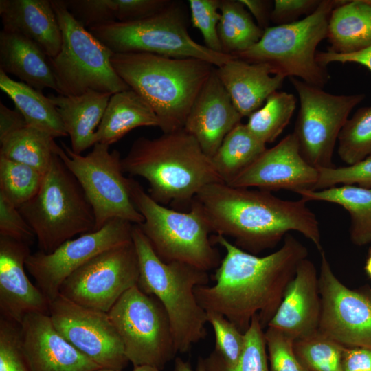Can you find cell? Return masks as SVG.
Listing matches in <instances>:
<instances>
[{"label": "cell", "mask_w": 371, "mask_h": 371, "mask_svg": "<svg viewBox=\"0 0 371 371\" xmlns=\"http://www.w3.org/2000/svg\"><path fill=\"white\" fill-rule=\"evenodd\" d=\"M212 241L224 248L225 256L216 269L215 284L195 288L199 304L206 312L223 315L243 333L256 315L267 328L299 263L308 257L307 248L290 234L280 249L264 256L247 252L221 235Z\"/></svg>", "instance_id": "1"}, {"label": "cell", "mask_w": 371, "mask_h": 371, "mask_svg": "<svg viewBox=\"0 0 371 371\" xmlns=\"http://www.w3.org/2000/svg\"><path fill=\"white\" fill-rule=\"evenodd\" d=\"M193 201L212 233L232 238L236 246L250 254L273 248L291 231L323 251L318 220L302 199L284 200L269 191L216 182L205 186Z\"/></svg>", "instance_id": "2"}, {"label": "cell", "mask_w": 371, "mask_h": 371, "mask_svg": "<svg viewBox=\"0 0 371 371\" xmlns=\"http://www.w3.org/2000/svg\"><path fill=\"white\" fill-rule=\"evenodd\" d=\"M124 173L148 183L149 196L163 205H189L207 185L222 182L212 158L184 128L140 137L122 158Z\"/></svg>", "instance_id": "3"}, {"label": "cell", "mask_w": 371, "mask_h": 371, "mask_svg": "<svg viewBox=\"0 0 371 371\" xmlns=\"http://www.w3.org/2000/svg\"><path fill=\"white\" fill-rule=\"evenodd\" d=\"M112 66L151 106L163 133L183 128L190 109L216 67L197 58L146 52L113 54Z\"/></svg>", "instance_id": "4"}, {"label": "cell", "mask_w": 371, "mask_h": 371, "mask_svg": "<svg viewBox=\"0 0 371 371\" xmlns=\"http://www.w3.org/2000/svg\"><path fill=\"white\" fill-rule=\"evenodd\" d=\"M132 241L139 263L137 285L161 302L169 318L177 352L186 353L207 335V313L199 304L194 289L207 285V271L161 260L138 225H133Z\"/></svg>", "instance_id": "5"}, {"label": "cell", "mask_w": 371, "mask_h": 371, "mask_svg": "<svg viewBox=\"0 0 371 371\" xmlns=\"http://www.w3.org/2000/svg\"><path fill=\"white\" fill-rule=\"evenodd\" d=\"M129 189L135 207L144 217L138 226L161 260L183 262L205 271L219 266L221 255L210 238V227L194 201L188 212H181L154 201L132 178Z\"/></svg>", "instance_id": "6"}, {"label": "cell", "mask_w": 371, "mask_h": 371, "mask_svg": "<svg viewBox=\"0 0 371 371\" xmlns=\"http://www.w3.org/2000/svg\"><path fill=\"white\" fill-rule=\"evenodd\" d=\"M19 210L48 254L76 235L95 231L93 208L60 157H54L36 194Z\"/></svg>", "instance_id": "7"}, {"label": "cell", "mask_w": 371, "mask_h": 371, "mask_svg": "<svg viewBox=\"0 0 371 371\" xmlns=\"http://www.w3.org/2000/svg\"><path fill=\"white\" fill-rule=\"evenodd\" d=\"M185 3L172 1L157 14L130 22L113 21L88 28L113 54L146 52L171 58H192L220 67L236 56L196 43L188 31Z\"/></svg>", "instance_id": "8"}, {"label": "cell", "mask_w": 371, "mask_h": 371, "mask_svg": "<svg viewBox=\"0 0 371 371\" xmlns=\"http://www.w3.org/2000/svg\"><path fill=\"white\" fill-rule=\"evenodd\" d=\"M340 0H322L311 14L295 22L269 26L259 41L236 57L269 65L274 74L300 78L323 88L330 79L326 67L316 60V48L327 38L328 24Z\"/></svg>", "instance_id": "9"}, {"label": "cell", "mask_w": 371, "mask_h": 371, "mask_svg": "<svg viewBox=\"0 0 371 371\" xmlns=\"http://www.w3.org/2000/svg\"><path fill=\"white\" fill-rule=\"evenodd\" d=\"M51 3L62 33L58 54L48 57L57 93L76 96L92 90L114 94L129 89L112 66V51L71 15L64 0Z\"/></svg>", "instance_id": "10"}, {"label": "cell", "mask_w": 371, "mask_h": 371, "mask_svg": "<svg viewBox=\"0 0 371 371\" xmlns=\"http://www.w3.org/2000/svg\"><path fill=\"white\" fill-rule=\"evenodd\" d=\"M56 153L81 186L95 220V230L119 218L140 225L144 217L135 207L130 193L129 178L124 175L120 153L109 146L97 143L87 155L75 153L60 142Z\"/></svg>", "instance_id": "11"}, {"label": "cell", "mask_w": 371, "mask_h": 371, "mask_svg": "<svg viewBox=\"0 0 371 371\" xmlns=\"http://www.w3.org/2000/svg\"><path fill=\"white\" fill-rule=\"evenodd\" d=\"M108 314L133 367L162 370L177 353L166 310L137 285L126 291Z\"/></svg>", "instance_id": "12"}, {"label": "cell", "mask_w": 371, "mask_h": 371, "mask_svg": "<svg viewBox=\"0 0 371 371\" xmlns=\"http://www.w3.org/2000/svg\"><path fill=\"white\" fill-rule=\"evenodd\" d=\"M289 80L300 100L293 133L302 156L317 169L334 167L332 159L341 129L366 95H335L296 78Z\"/></svg>", "instance_id": "13"}, {"label": "cell", "mask_w": 371, "mask_h": 371, "mask_svg": "<svg viewBox=\"0 0 371 371\" xmlns=\"http://www.w3.org/2000/svg\"><path fill=\"white\" fill-rule=\"evenodd\" d=\"M139 274L131 240L89 260L63 282L59 294L79 305L108 313L126 291L137 284Z\"/></svg>", "instance_id": "14"}, {"label": "cell", "mask_w": 371, "mask_h": 371, "mask_svg": "<svg viewBox=\"0 0 371 371\" xmlns=\"http://www.w3.org/2000/svg\"><path fill=\"white\" fill-rule=\"evenodd\" d=\"M133 225L113 219L100 229L65 241L51 253H31L25 269L52 302L59 295L63 282L76 270L98 254L131 241Z\"/></svg>", "instance_id": "15"}, {"label": "cell", "mask_w": 371, "mask_h": 371, "mask_svg": "<svg viewBox=\"0 0 371 371\" xmlns=\"http://www.w3.org/2000/svg\"><path fill=\"white\" fill-rule=\"evenodd\" d=\"M318 274V330L346 348H371V289H351L333 273L325 251Z\"/></svg>", "instance_id": "16"}, {"label": "cell", "mask_w": 371, "mask_h": 371, "mask_svg": "<svg viewBox=\"0 0 371 371\" xmlns=\"http://www.w3.org/2000/svg\"><path fill=\"white\" fill-rule=\"evenodd\" d=\"M56 330L101 368L123 370L129 361L108 313L79 305L61 295L50 304Z\"/></svg>", "instance_id": "17"}, {"label": "cell", "mask_w": 371, "mask_h": 371, "mask_svg": "<svg viewBox=\"0 0 371 371\" xmlns=\"http://www.w3.org/2000/svg\"><path fill=\"white\" fill-rule=\"evenodd\" d=\"M318 177V169L302 156L297 139L292 133L276 146L267 148L227 185L257 188L269 192L287 190L299 193L313 190Z\"/></svg>", "instance_id": "18"}, {"label": "cell", "mask_w": 371, "mask_h": 371, "mask_svg": "<svg viewBox=\"0 0 371 371\" xmlns=\"http://www.w3.org/2000/svg\"><path fill=\"white\" fill-rule=\"evenodd\" d=\"M20 326L22 348L31 371H93L101 368L60 334L49 314L28 313Z\"/></svg>", "instance_id": "19"}, {"label": "cell", "mask_w": 371, "mask_h": 371, "mask_svg": "<svg viewBox=\"0 0 371 371\" xmlns=\"http://www.w3.org/2000/svg\"><path fill=\"white\" fill-rule=\"evenodd\" d=\"M30 254V245L0 236V314L19 324L28 313H49L50 301L25 271Z\"/></svg>", "instance_id": "20"}, {"label": "cell", "mask_w": 371, "mask_h": 371, "mask_svg": "<svg viewBox=\"0 0 371 371\" xmlns=\"http://www.w3.org/2000/svg\"><path fill=\"white\" fill-rule=\"evenodd\" d=\"M243 117L234 105L215 67L196 98L183 128L211 158Z\"/></svg>", "instance_id": "21"}, {"label": "cell", "mask_w": 371, "mask_h": 371, "mask_svg": "<svg viewBox=\"0 0 371 371\" xmlns=\"http://www.w3.org/2000/svg\"><path fill=\"white\" fill-rule=\"evenodd\" d=\"M320 315L318 273L315 264L306 258L299 263L267 326L280 330L295 341L318 330Z\"/></svg>", "instance_id": "22"}, {"label": "cell", "mask_w": 371, "mask_h": 371, "mask_svg": "<svg viewBox=\"0 0 371 371\" xmlns=\"http://www.w3.org/2000/svg\"><path fill=\"white\" fill-rule=\"evenodd\" d=\"M0 16L2 30L30 40L49 58L58 54L62 33L51 0H1Z\"/></svg>", "instance_id": "23"}, {"label": "cell", "mask_w": 371, "mask_h": 371, "mask_svg": "<svg viewBox=\"0 0 371 371\" xmlns=\"http://www.w3.org/2000/svg\"><path fill=\"white\" fill-rule=\"evenodd\" d=\"M216 72L243 117H249L260 109L282 87L285 78L274 74L266 64L249 63L237 57L216 67Z\"/></svg>", "instance_id": "24"}, {"label": "cell", "mask_w": 371, "mask_h": 371, "mask_svg": "<svg viewBox=\"0 0 371 371\" xmlns=\"http://www.w3.org/2000/svg\"><path fill=\"white\" fill-rule=\"evenodd\" d=\"M113 94L89 90L81 95L49 94L77 154L95 144V132Z\"/></svg>", "instance_id": "25"}, {"label": "cell", "mask_w": 371, "mask_h": 371, "mask_svg": "<svg viewBox=\"0 0 371 371\" xmlns=\"http://www.w3.org/2000/svg\"><path fill=\"white\" fill-rule=\"evenodd\" d=\"M0 70L39 91H58L48 56L34 43L16 34L0 32Z\"/></svg>", "instance_id": "26"}, {"label": "cell", "mask_w": 371, "mask_h": 371, "mask_svg": "<svg viewBox=\"0 0 371 371\" xmlns=\"http://www.w3.org/2000/svg\"><path fill=\"white\" fill-rule=\"evenodd\" d=\"M151 106L131 89L113 94L95 132V144L110 146L140 126H158Z\"/></svg>", "instance_id": "27"}, {"label": "cell", "mask_w": 371, "mask_h": 371, "mask_svg": "<svg viewBox=\"0 0 371 371\" xmlns=\"http://www.w3.org/2000/svg\"><path fill=\"white\" fill-rule=\"evenodd\" d=\"M328 51L352 54L371 45V4L368 0L342 1L328 24Z\"/></svg>", "instance_id": "28"}, {"label": "cell", "mask_w": 371, "mask_h": 371, "mask_svg": "<svg viewBox=\"0 0 371 371\" xmlns=\"http://www.w3.org/2000/svg\"><path fill=\"white\" fill-rule=\"evenodd\" d=\"M301 199L337 204L350 215V238L356 246L371 243V188L341 185L318 190L300 192Z\"/></svg>", "instance_id": "29"}, {"label": "cell", "mask_w": 371, "mask_h": 371, "mask_svg": "<svg viewBox=\"0 0 371 371\" xmlns=\"http://www.w3.org/2000/svg\"><path fill=\"white\" fill-rule=\"evenodd\" d=\"M0 88L12 100L28 125L54 138L67 136L54 105L41 91L12 79L1 70Z\"/></svg>", "instance_id": "30"}, {"label": "cell", "mask_w": 371, "mask_h": 371, "mask_svg": "<svg viewBox=\"0 0 371 371\" xmlns=\"http://www.w3.org/2000/svg\"><path fill=\"white\" fill-rule=\"evenodd\" d=\"M52 136L25 123L0 136V156L47 170L58 145Z\"/></svg>", "instance_id": "31"}, {"label": "cell", "mask_w": 371, "mask_h": 371, "mask_svg": "<svg viewBox=\"0 0 371 371\" xmlns=\"http://www.w3.org/2000/svg\"><path fill=\"white\" fill-rule=\"evenodd\" d=\"M266 149V144L240 122L225 136L212 160L223 183L229 184Z\"/></svg>", "instance_id": "32"}, {"label": "cell", "mask_w": 371, "mask_h": 371, "mask_svg": "<svg viewBox=\"0 0 371 371\" xmlns=\"http://www.w3.org/2000/svg\"><path fill=\"white\" fill-rule=\"evenodd\" d=\"M218 34L224 53L236 56L257 43L264 30L240 0H221Z\"/></svg>", "instance_id": "33"}, {"label": "cell", "mask_w": 371, "mask_h": 371, "mask_svg": "<svg viewBox=\"0 0 371 371\" xmlns=\"http://www.w3.org/2000/svg\"><path fill=\"white\" fill-rule=\"evenodd\" d=\"M295 108L296 98L293 94L276 91L248 117L245 124L259 140L265 144L271 143L288 125Z\"/></svg>", "instance_id": "34"}, {"label": "cell", "mask_w": 371, "mask_h": 371, "mask_svg": "<svg viewBox=\"0 0 371 371\" xmlns=\"http://www.w3.org/2000/svg\"><path fill=\"white\" fill-rule=\"evenodd\" d=\"M344 348L319 330L294 341L295 352L308 371H345Z\"/></svg>", "instance_id": "35"}, {"label": "cell", "mask_w": 371, "mask_h": 371, "mask_svg": "<svg viewBox=\"0 0 371 371\" xmlns=\"http://www.w3.org/2000/svg\"><path fill=\"white\" fill-rule=\"evenodd\" d=\"M43 175L30 166L0 156V194L17 207L36 194Z\"/></svg>", "instance_id": "36"}, {"label": "cell", "mask_w": 371, "mask_h": 371, "mask_svg": "<svg viewBox=\"0 0 371 371\" xmlns=\"http://www.w3.org/2000/svg\"><path fill=\"white\" fill-rule=\"evenodd\" d=\"M337 141V154L348 165L371 155V105L359 108L346 120Z\"/></svg>", "instance_id": "37"}, {"label": "cell", "mask_w": 371, "mask_h": 371, "mask_svg": "<svg viewBox=\"0 0 371 371\" xmlns=\"http://www.w3.org/2000/svg\"><path fill=\"white\" fill-rule=\"evenodd\" d=\"M264 328L258 315L253 317L245 334L242 355L233 367L225 366L212 352L203 358L207 371H270Z\"/></svg>", "instance_id": "38"}, {"label": "cell", "mask_w": 371, "mask_h": 371, "mask_svg": "<svg viewBox=\"0 0 371 371\" xmlns=\"http://www.w3.org/2000/svg\"><path fill=\"white\" fill-rule=\"evenodd\" d=\"M207 321L213 328L216 358L227 367H233L238 361L245 346V334L221 314L208 311Z\"/></svg>", "instance_id": "39"}, {"label": "cell", "mask_w": 371, "mask_h": 371, "mask_svg": "<svg viewBox=\"0 0 371 371\" xmlns=\"http://www.w3.org/2000/svg\"><path fill=\"white\" fill-rule=\"evenodd\" d=\"M172 0H101L100 16L106 23L130 22L153 16L165 9Z\"/></svg>", "instance_id": "40"}, {"label": "cell", "mask_w": 371, "mask_h": 371, "mask_svg": "<svg viewBox=\"0 0 371 371\" xmlns=\"http://www.w3.org/2000/svg\"><path fill=\"white\" fill-rule=\"evenodd\" d=\"M188 4L191 24L201 32L205 45L211 50L223 52L217 29L221 0H189Z\"/></svg>", "instance_id": "41"}, {"label": "cell", "mask_w": 371, "mask_h": 371, "mask_svg": "<svg viewBox=\"0 0 371 371\" xmlns=\"http://www.w3.org/2000/svg\"><path fill=\"white\" fill-rule=\"evenodd\" d=\"M319 177L313 190L337 185H353L371 188V155L346 166L318 168Z\"/></svg>", "instance_id": "42"}, {"label": "cell", "mask_w": 371, "mask_h": 371, "mask_svg": "<svg viewBox=\"0 0 371 371\" xmlns=\"http://www.w3.org/2000/svg\"><path fill=\"white\" fill-rule=\"evenodd\" d=\"M265 338L270 371H308L295 352L293 339L269 326Z\"/></svg>", "instance_id": "43"}, {"label": "cell", "mask_w": 371, "mask_h": 371, "mask_svg": "<svg viewBox=\"0 0 371 371\" xmlns=\"http://www.w3.org/2000/svg\"><path fill=\"white\" fill-rule=\"evenodd\" d=\"M0 371H31L25 357L19 324L0 317Z\"/></svg>", "instance_id": "44"}, {"label": "cell", "mask_w": 371, "mask_h": 371, "mask_svg": "<svg viewBox=\"0 0 371 371\" xmlns=\"http://www.w3.org/2000/svg\"><path fill=\"white\" fill-rule=\"evenodd\" d=\"M0 236L30 245L36 238L19 207L0 194Z\"/></svg>", "instance_id": "45"}, {"label": "cell", "mask_w": 371, "mask_h": 371, "mask_svg": "<svg viewBox=\"0 0 371 371\" xmlns=\"http://www.w3.org/2000/svg\"><path fill=\"white\" fill-rule=\"evenodd\" d=\"M322 0H275L271 12V21L278 25L298 21L303 14L308 16L319 6Z\"/></svg>", "instance_id": "46"}, {"label": "cell", "mask_w": 371, "mask_h": 371, "mask_svg": "<svg viewBox=\"0 0 371 371\" xmlns=\"http://www.w3.org/2000/svg\"><path fill=\"white\" fill-rule=\"evenodd\" d=\"M316 60L324 67L332 63H353L361 65L371 71V45L352 54H337L328 50L319 52L316 54Z\"/></svg>", "instance_id": "47"}, {"label": "cell", "mask_w": 371, "mask_h": 371, "mask_svg": "<svg viewBox=\"0 0 371 371\" xmlns=\"http://www.w3.org/2000/svg\"><path fill=\"white\" fill-rule=\"evenodd\" d=\"M343 365L345 371H371V348H344Z\"/></svg>", "instance_id": "48"}, {"label": "cell", "mask_w": 371, "mask_h": 371, "mask_svg": "<svg viewBox=\"0 0 371 371\" xmlns=\"http://www.w3.org/2000/svg\"><path fill=\"white\" fill-rule=\"evenodd\" d=\"M256 19L258 25L265 30L269 27L272 10L271 1L266 0H240Z\"/></svg>", "instance_id": "49"}, {"label": "cell", "mask_w": 371, "mask_h": 371, "mask_svg": "<svg viewBox=\"0 0 371 371\" xmlns=\"http://www.w3.org/2000/svg\"><path fill=\"white\" fill-rule=\"evenodd\" d=\"M25 123L24 117L16 109L12 110L0 102V136Z\"/></svg>", "instance_id": "50"}, {"label": "cell", "mask_w": 371, "mask_h": 371, "mask_svg": "<svg viewBox=\"0 0 371 371\" xmlns=\"http://www.w3.org/2000/svg\"><path fill=\"white\" fill-rule=\"evenodd\" d=\"M174 371H193L191 364L180 357L175 359ZM196 371H207L203 357H200L197 361Z\"/></svg>", "instance_id": "51"}, {"label": "cell", "mask_w": 371, "mask_h": 371, "mask_svg": "<svg viewBox=\"0 0 371 371\" xmlns=\"http://www.w3.org/2000/svg\"><path fill=\"white\" fill-rule=\"evenodd\" d=\"M364 269L368 276L371 278V248L368 251Z\"/></svg>", "instance_id": "52"}, {"label": "cell", "mask_w": 371, "mask_h": 371, "mask_svg": "<svg viewBox=\"0 0 371 371\" xmlns=\"http://www.w3.org/2000/svg\"><path fill=\"white\" fill-rule=\"evenodd\" d=\"M132 371H161V370L150 366H140L133 367Z\"/></svg>", "instance_id": "53"}, {"label": "cell", "mask_w": 371, "mask_h": 371, "mask_svg": "<svg viewBox=\"0 0 371 371\" xmlns=\"http://www.w3.org/2000/svg\"><path fill=\"white\" fill-rule=\"evenodd\" d=\"M93 371H123V370L113 369V368H101Z\"/></svg>", "instance_id": "54"}, {"label": "cell", "mask_w": 371, "mask_h": 371, "mask_svg": "<svg viewBox=\"0 0 371 371\" xmlns=\"http://www.w3.org/2000/svg\"><path fill=\"white\" fill-rule=\"evenodd\" d=\"M369 1V3L371 4V0H368Z\"/></svg>", "instance_id": "55"}]
</instances>
